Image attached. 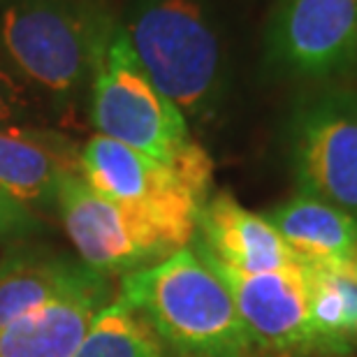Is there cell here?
Segmentation results:
<instances>
[{"label":"cell","instance_id":"6da1fadb","mask_svg":"<svg viewBox=\"0 0 357 357\" xmlns=\"http://www.w3.org/2000/svg\"><path fill=\"white\" fill-rule=\"evenodd\" d=\"M116 21L105 0H0V59L49 119L75 116L93 63Z\"/></svg>","mask_w":357,"mask_h":357},{"label":"cell","instance_id":"7a4b0ae2","mask_svg":"<svg viewBox=\"0 0 357 357\" xmlns=\"http://www.w3.org/2000/svg\"><path fill=\"white\" fill-rule=\"evenodd\" d=\"M116 302L181 357H255L230 290L195 248L123 274Z\"/></svg>","mask_w":357,"mask_h":357},{"label":"cell","instance_id":"3957f363","mask_svg":"<svg viewBox=\"0 0 357 357\" xmlns=\"http://www.w3.org/2000/svg\"><path fill=\"white\" fill-rule=\"evenodd\" d=\"M89 112L98 135L178 169L199 190L209 192L213 174L209 153L190 137L181 109L149 77L119 19L98 47Z\"/></svg>","mask_w":357,"mask_h":357},{"label":"cell","instance_id":"277c9868","mask_svg":"<svg viewBox=\"0 0 357 357\" xmlns=\"http://www.w3.org/2000/svg\"><path fill=\"white\" fill-rule=\"evenodd\" d=\"M121 24L149 77L185 119L216 109L225 54L204 0H130Z\"/></svg>","mask_w":357,"mask_h":357},{"label":"cell","instance_id":"5b68a950","mask_svg":"<svg viewBox=\"0 0 357 357\" xmlns=\"http://www.w3.org/2000/svg\"><path fill=\"white\" fill-rule=\"evenodd\" d=\"M79 174L98 195L155 225L181 251L192 241L209 192L135 149L93 135L79 149Z\"/></svg>","mask_w":357,"mask_h":357},{"label":"cell","instance_id":"8992f818","mask_svg":"<svg viewBox=\"0 0 357 357\" xmlns=\"http://www.w3.org/2000/svg\"><path fill=\"white\" fill-rule=\"evenodd\" d=\"M290 162L299 192L357 220V91L323 86L290 119Z\"/></svg>","mask_w":357,"mask_h":357},{"label":"cell","instance_id":"52a82bcc","mask_svg":"<svg viewBox=\"0 0 357 357\" xmlns=\"http://www.w3.org/2000/svg\"><path fill=\"white\" fill-rule=\"evenodd\" d=\"M56 213L79 260L102 276L130 274L178 251L149 220L98 195L82 174L61 181Z\"/></svg>","mask_w":357,"mask_h":357},{"label":"cell","instance_id":"ba28073f","mask_svg":"<svg viewBox=\"0 0 357 357\" xmlns=\"http://www.w3.org/2000/svg\"><path fill=\"white\" fill-rule=\"evenodd\" d=\"M357 0H281L265 33L267 63L295 79L325 82L355 70Z\"/></svg>","mask_w":357,"mask_h":357},{"label":"cell","instance_id":"9c48e42d","mask_svg":"<svg viewBox=\"0 0 357 357\" xmlns=\"http://www.w3.org/2000/svg\"><path fill=\"white\" fill-rule=\"evenodd\" d=\"M195 251L223 278L255 351L276 355L320 353L309 318L302 262L262 274H241L206 258L199 248Z\"/></svg>","mask_w":357,"mask_h":357},{"label":"cell","instance_id":"30bf717a","mask_svg":"<svg viewBox=\"0 0 357 357\" xmlns=\"http://www.w3.org/2000/svg\"><path fill=\"white\" fill-rule=\"evenodd\" d=\"M192 241L206 258L241 274H262L302 262L265 216L244 209L230 192H218L202 204Z\"/></svg>","mask_w":357,"mask_h":357},{"label":"cell","instance_id":"8fae6325","mask_svg":"<svg viewBox=\"0 0 357 357\" xmlns=\"http://www.w3.org/2000/svg\"><path fill=\"white\" fill-rule=\"evenodd\" d=\"M79 174V149L45 126L0 128V188L21 206L56 211L61 181Z\"/></svg>","mask_w":357,"mask_h":357},{"label":"cell","instance_id":"7c38bea8","mask_svg":"<svg viewBox=\"0 0 357 357\" xmlns=\"http://www.w3.org/2000/svg\"><path fill=\"white\" fill-rule=\"evenodd\" d=\"M107 276L0 327V357H73L93 320L109 304Z\"/></svg>","mask_w":357,"mask_h":357},{"label":"cell","instance_id":"4fadbf2b","mask_svg":"<svg viewBox=\"0 0 357 357\" xmlns=\"http://www.w3.org/2000/svg\"><path fill=\"white\" fill-rule=\"evenodd\" d=\"M102 274L79 258L42 246H14L0 258V327L40 309Z\"/></svg>","mask_w":357,"mask_h":357},{"label":"cell","instance_id":"5bb4252c","mask_svg":"<svg viewBox=\"0 0 357 357\" xmlns=\"http://www.w3.org/2000/svg\"><path fill=\"white\" fill-rule=\"evenodd\" d=\"M265 218L302 262L357 260V220L323 199L297 192Z\"/></svg>","mask_w":357,"mask_h":357},{"label":"cell","instance_id":"9a60e30c","mask_svg":"<svg viewBox=\"0 0 357 357\" xmlns=\"http://www.w3.org/2000/svg\"><path fill=\"white\" fill-rule=\"evenodd\" d=\"M73 357H165V351L137 313L112 302L96 316Z\"/></svg>","mask_w":357,"mask_h":357},{"label":"cell","instance_id":"2e32d148","mask_svg":"<svg viewBox=\"0 0 357 357\" xmlns=\"http://www.w3.org/2000/svg\"><path fill=\"white\" fill-rule=\"evenodd\" d=\"M47 119L49 114L33 91L0 59V128L42 126Z\"/></svg>","mask_w":357,"mask_h":357},{"label":"cell","instance_id":"e0dca14e","mask_svg":"<svg viewBox=\"0 0 357 357\" xmlns=\"http://www.w3.org/2000/svg\"><path fill=\"white\" fill-rule=\"evenodd\" d=\"M42 230V220L0 188V241H19Z\"/></svg>","mask_w":357,"mask_h":357},{"label":"cell","instance_id":"ac0fdd59","mask_svg":"<svg viewBox=\"0 0 357 357\" xmlns=\"http://www.w3.org/2000/svg\"><path fill=\"white\" fill-rule=\"evenodd\" d=\"M355 68H357V31H355Z\"/></svg>","mask_w":357,"mask_h":357},{"label":"cell","instance_id":"d6986e66","mask_svg":"<svg viewBox=\"0 0 357 357\" xmlns=\"http://www.w3.org/2000/svg\"><path fill=\"white\" fill-rule=\"evenodd\" d=\"M283 357H290V355H283Z\"/></svg>","mask_w":357,"mask_h":357}]
</instances>
